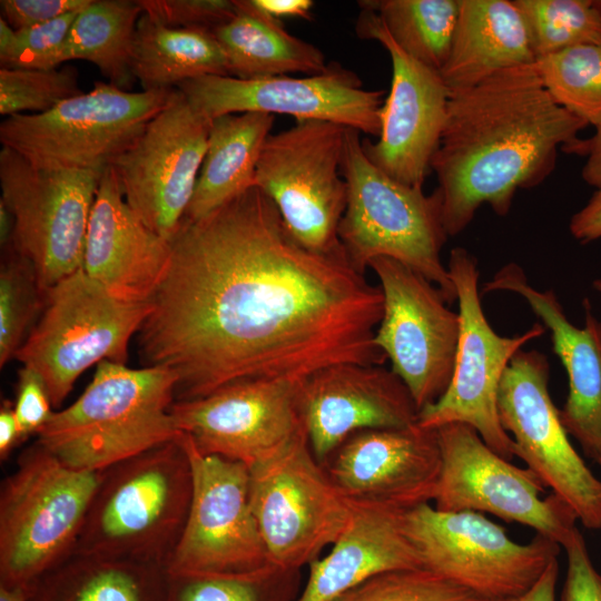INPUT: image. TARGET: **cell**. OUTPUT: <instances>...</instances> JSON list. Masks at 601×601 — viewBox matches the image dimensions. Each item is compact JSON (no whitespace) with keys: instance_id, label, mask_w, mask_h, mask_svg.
Listing matches in <instances>:
<instances>
[{"instance_id":"cell-1","label":"cell","mask_w":601,"mask_h":601,"mask_svg":"<svg viewBox=\"0 0 601 601\" xmlns=\"http://www.w3.org/2000/svg\"><path fill=\"white\" fill-rule=\"evenodd\" d=\"M138 332L144 366L177 376L175 401L250 380L303 382L331 365H382L380 286L344 253L289 233L256 186L205 217L183 219Z\"/></svg>"},{"instance_id":"cell-2","label":"cell","mask_w":601,"mask_h":601,"mask_svg":"<svg viewBox=\"0 0 601 601\" xmlns=\"http://www.w3.org/2000/svg\"><path fill=\"white\" fill-rule=\"evenodd\" d=\"M587 126L552 99L534 63L450 95L431 162L447 236L462 233L482 205L508 215L519 189L538 186L553 171L560 147L575 152Z\"/></svg>"},{"instance_id":"cell-3","label":"cell","mask_w":601,"mask_h":601,"mask_svg":"<svg viewBox=\"0 0 601 601\" xmlns=\"http://www.w3.org/2000/svg\"><path fill=\"white\" fill-rule=\"evenodd\" d=\"M176 383L164 366L104 361L82 394L53 412L37 442L69 467L100 472L179 436L170 413Z\"/></svg>"},{"instance_id":"cell-4","label":"cell","mask_w":601,"mask_h":601,"mask_svg":"<svg viewBox=\"0 0 601 601\" xmlns=\"http://www.w3.org/2000/svg\"><path fill=\"white\" fill-rule=\"evenodd\" d=\"M191 492L190 464L179 436L100 471L73 552L167 570Z\"/></svg>"},{"instance_id":"cell-5","label":"cell","mask_w":601,"mask_h":601,"mask_svg":"<svg viewBox=\"0 0 601 601\" xmlns=\"http://www.w3.org/2000/svg\"><path fill=\"white\" fill-rule=\"evenodd\" d=\"M347 185L346 209L338 239L348 263L364 274L377 257L393 258L433 283L447 304L456 292L441 250L449 237L442 220V197L436 188L401 184L378 169L365 155L361 132L347 128L342 164Z\"/></svg>"},{"instance_id":"cell-6","label":"cell","mask_w":601,"mask_h":601,"mask_svg":"<svg viewBox=\"0 0 601 601\" xmlns=\"http://www.w3.org/2000/svg\"><path fill=\"white\" fill-rule=\"evenodd\" d=\"M99 475L37 441L19 455L0 490V585L28 590L73 553Z\"/></svg>"},{"instance_id":"cell-7","label":"cell","mask_w":601,"mask_h":601,"mask_svg":"<svg viewBox=\"0 0 601 601\" xmlns=\"http://www.w3.org/2000/svg\"><path fill=\"white\" fill-rule=\"evenodd\" d=\"M150 308L116 298L81 268L45 293L40 317L16 358L41 376L59 408L88 368L104 361L126 364L129 342Z\"/></svg>"},{"instance_id":"cell-8","label":"cell","mask_w":601,"mask_h":601,"mask_svg":"<svg viewBox=\"0 0 601 601\" xmlns=\"http://www.w3.org/2000/svg\"><path fill=\"white\" fill-rule=\"evenodd\" d=\"M176 88L131 92L96 81L88 92L42 114L0 124V141L49 169H104L129 147L171 100Z\"/></svg>"},{"instance_id":"cell-9","label":"cell","mask_w":601,"mask_h":601,"mask_svg":"<svg viewBox=\"0 0 601 601\" xmlns=\"http://www.w3.org/2000/svg\"><path fill=\"white\" fill-rule=\"evenodd\" d=\"M404 528L422 568L490 601L526 592L561 548L540 534L518 543L483 513L441 511L431 503L406 511Z\"/></svg>"},{"instance_id":"cell-10","label":"cell","mask_w":601,"mask_h":601,"mask_svg":"<svg viewBox=\"0 0 601 601\" xmlns=\"http://www.w3.org/2000/svg\"><path fill=\"white\" fill-rule=\"evenodd\" d=\"M347 128L300 120L266 139L254 186L276 206L293 237L318 254L344 253L338 227L346 209L342 164Z\"/></svg>"},{"instance_id":"cell-11","label":"cell","mask_w":601,"mask_h":601,"mask_svg":"<svg viewBox=\"0 0 601 601\" xmlns=\"http://www.w3.org/2000/svg\"><path fill=\"white\" fill-rule=\"evenodd\" d=\"M249 473L253 512L278 571L309 565L347 528L353 503L315 457L306 433Z\"/></svg>"},{"instance_id":"cell-12","label":"cell","mask_w":601,"mask_h":601,"mask_svg":"<svg viewBox=\"0 0 601 601\" xmlns=\"http://www.w3.org/2000/svg\"><path fill=\"white\" fill-rule=\"evenodd\" d=\"M104 169L41 168L8 147L0 150V203L13 221L9 244L31 263L45 293L82 268Z\"/></svg>"},{"instance_id":"cell-13","label":"cell","mask_w":601,"mask_h":601,"mask_svg":"<svg viewBox=\"0 0 601 601\" xmlns=\"http://www.w3.org/2000/svg\"><path fill=\"white\" fill-rule=\"evenodd\" d=\"M446 267L460 315L455 366L445 393L418 412L416 423L428 430L451 423L467 424L494 452L512 461L514 442L503 430L497 414L499 385L512 357L546 328L538 322L515 336L497 334L482 308L476 258L467 249L455 247Z\"/></svg>"},{"instance_id":"cell-14","label":"cell","mask_w":601,"mask_h":601,"mask_svg":"<svg viewBox=\"0 0 601 601\" xmlns=\"http://www.w3.org/2000/svg\"><path fill=\"white\" fill-rule=\"evenodd\" d=\"M193 492L186 524L167 564L170 574L254 575L280 572L268 559L249 496V469L200 452L180 433Z\"/></svg>"},{"instance_id":"cell-15","label":"cell","mask_w":601,"mask_h":601,"mask_svg":"<svg viewBox=\"0 0 601 601\" xmlns=\"http://www.w3.org/2000/svg\"><path fill=\"white\" fill-rule=\"evenodd\" d=\"M436 435L442 464L435 509L490 513L564 546L578 529L577 514L554 493L542 497L546 486L535 473L499 455L467 424L443 425Z\"/></svg>"},{"instance_id":"cell-16","label":"cell","mask_w":601,"mask_h":601,"mask_svg":"<svg viewBox=\"0 0 601 601\" xmlns=\"http://www.w3.org/2000/svg\"><path fill=\"white\" fill-rule=\"evenodd\" d=\"M549 378L548 357L536 349H520L499 385L500 423L514 442L515 456L571 506L585 528L601 529V481L571 444Z\"/></svg>"},{"instance_id":"cell-17","label":"cell","mask_w":601,"mask_h":601,"mask_svg":"<svg viewBox=\"0 0 601 601\" xmlns=\"http://www.w3.org/2000/svg\"><path fill=\"white\" fill-rule=\"evenodd\" d=\"M383 293L376 346L410 391L418 412L450 385L460 335V315L421 274L388 257L370 263Z\"/></svg>"},{"instance_id":"cell-18","label":"cell","mask_w":601,"mask_h":601,"mask_svg":"<svg viewBox=\"0 0 601 601\" xmlns=\"http://www.w3.org/2000/svg\"><path fill=\"white\" fill-rule=\"evenodd\" d=\"M176 89L208 121L230 114H282L296 121H331L375 137L381 132L384 91L365 89L355 72L334 61L323 72L305 77L205 75Z\"/></svg>"},{"instance_id":"cell-19","label":"cell","mask_w":601,"mask_h":601,"mask_svg":"<svg viewBox=\"0 0 601 601\" xmlns=\"http://www.w3.org/2000/svg\"><path fill=\"white\" fill-rule=\"evenodd\" d=\"M210 121L176 89L169 104L111 162L126 203L170 242L193 197Z\"/></svg>"},{"instance_id":"cell-20","label":"cell","mask_w":601,"mask_h":601,"mask_svg":"<svg viewBox=\"0 0 601 601\" xmlns=\"http://www.w3.org/2000/svg\"><path fill=\"white\" fill-rule=\"evenodd\" d=\"M300 382L250 380L210 394L175 401L170 413L179 433L205 453L248 469L282 452L306 433L298 405Z\"/></svg>"},{"instance_id":"cell-21","label":"cell","mask_w":601,"mask_h":601,"mask_svg":"<svg viewBox=\"0 0 601 601\" xmlns=\"http://www.w3.org/2000/svg\"><path fill=\"white\" fill-rule=\"evenodd\" d=\"M359 8L356 35L380 42L392 61L381 132L375 142L363 139L364 152L394 180L423 188L441 142L450 91L439 71L414 60L393 41L375 11Z\"/></svg>"},{"instance_id":"cell-22","label":"cell","mask_w":601,"mask_h":601,"mask_svg":"<svg viewBox=\"0 0 601 601\" xmlns=\"http://www.w3.org/2000/svg\"><path fill=\"white\" fill-rule=\"evenodd\" d=\"M335 452L327 473L349 502L408 511L433 501L442 464L436 430H364Z\"/></svg>"},{"instance_id":"cell-23","label":"cell","mask_w":601,"mask_h":601,"mask_svg":"<svg viewBox=\"0 0 601 601\" xmlns=\"http://www.w3.org/2000/svg\"><path fill=\"white\" fill-rule=\"evenodd\" d=\"M298 405L321 463L356 432L411 426L418 415L405 384L382 365L344 363L322 368L300 382Z\"/></svg>"},{"instance_id":"cell-24","label":"cell","mask_w":601,"mask_h":601,"mask_svg":"<svg viewBox=\"0 0 601 601\" xmlns=\"http://www.w3.org/2000/svg\"><path fill=\"white\" fill-rule=\"evenodd\" d=\"M511 292L521 296L550 332L555 355L565 368L569 393L560 420L566 433L580 444L583 453L601 461V321L584 298L583 325H574L565 315L553 289L532 286L515 263L501 267L484 284L483 293Z\"/></svg>"},{"instance_id":"cell-25","label":"cell","mask_w":601,"mask_h":601,"mask_svg":"<svg viewBox=\"0 0 601 601\" xmlns=\"http://www.w3.org/2000/svg\"><path fill=\"white\" fill-rule=\"evenodd\" d=\"M169 256V242L132 211L107 166L88 221L82 270L120 300L150 303Z\"/></svg>"},{"instance_id":"cell-26","label":"cell","mask_w":601,"mask_h":601,"mask_svg":"<svg viewBox=\"0 0 601 601\" xmlns=\"http://www.w3.org/2000/svg\"><path fill=\"white\" fill-rule=\"evenodd\" d=\"M405 512L353 503L347 528L325 556L309 564L296 601H334L375 574L422 568L404 528Z\"/></svg>"},{"instance_id":"cell-27","label":"cell","mask_w":601,"mask_h":601,"mask_svg":"<svg viewBox=\"0 0 601 601\" xmlns=\"http://www.w3.org/2000/svg\"><path fill=\"white\" fill-rule=\"evenodd\" d=\"M526 22L510 0H460L449 58L440 71L450 95L535 62Z\"/></svg>"},{"instance_id":"cell-28","label":"cell","mask_w":601,"mask_h":601,"mask_svg":"<svg viewBox=\"0 0 601 601\" xmlns=\"http://www.w3.org/2000/svg\"><path fill=\"white\" fill-rule=\"evenodd\" d=\"M236 13L213 30L228 62L229 76L254 79L288 73L316 75L328 63L314 45L290 35L254 0H235Z\"/></svg>"},{"instance_id":"cell-29","label":"cell","mask_w":601,"mask_h":601,"mask_svg":"<svg viewBox=\"0 0 601 601\" xmlns=\"http://www.w3.org/2000/svg\"><path fill=\"white\" fill-rule=\"evenodd\" d=\"M274 121L273 115L263 112L224 115L210 121L205 158L183 219L198 220L254 186Z\"/></svg>"},{"instance_id":"cell-30","label":"cell","mask_w":601,"mask_h":601,"mask_svg":"<svg viewBox=\"0 0 601 601\" xmlns=\"http://www.w3.org/2000/svg\"><path fill=\"white\" fill-rule=\"evenodd\" d=\"M164 566L73 552L39 577L27 601H164Z\"/></svg>"},{"instance_id":"cell-31","label":"cell","mask_w":601,"mask_h":601,"mask_svg":"<svg viewBox=\"0 0 601 601\" xmlns=\"http://www.w3.org/2000/svg\"><path fill=\"white\" fill-rule=\"evenodd\" d=\"M131 71L142 90L174 89L205 75L229 76L225 52L211 32L169 28L145 12L136 27Z\"/></svg>"},{"instance_id":"cell-32","label":"cell","mask_w":601,"mask_h":601,"mask_svg":"<svg viewBox=\"0 0 601 601\" xmlns=\"http://www.w3.org/2000/svg\"><path fill=\"white\" fill-rule=\"evenodd\" d=\"M142 12L138 0H91L71 27L62 62L89 61L110 83L128 90L135 81L131 57Z\"/></svg>"},{"instance_id":"cell-33","label":"cell","mask_w":601,"mask_h":601,"mask_svg":"<svg viewBox=\"0 0 601 601\" xmlns=\"http://www.w3.org/2000/svg\"><path fill=\"white\" fill-rule=\"evenodd\" d=\"M393 41L411 58L441 71L452 46L460 0H363Z\"/></svg>"},{"instance_id":"cell-34","label":"cell","mask_w":601,"mask_h":601,"mask_svg":"<svg viewBox=\"0 0 601 601\" xmlns=\"http://www.w3.org/2000/svg\"><path fill=\"white\" fill-rule=\"evenodd\" d=\"M552 99L588 125L601 122V45H578L534 62Z\"/></svg>"},{"instance_id":"cell-35","label":"cell","mask_w":601,"mask_h":601,"mask_svg":"<svg viewBox=\"0 0 601 601\" xmlns=\"http://www.w3.org/2000/svg\"><path fill=\"white\" fill-rule=\"evenodd\" d=\"M513 2L526 22L535 59L578 45H601V12L595 0Z\"/></svg>"},{"instance_id":"cell-36","label":"cell","mask_w":601,"mask_h":601,"mask_svg":"<svg viewBox=\"0 0 601 601\" xmlns=\"http://www.w3.org/2000/svg\"><path fill=\"white\" fill-rule=\"evenodd\" d=\"M0 267V366L16 357L45 305L35 268L11 244Z\"/></svg>"},{"instance_id":"cell-37","label":"cell","mask_w":601,"mask_h":601,"mask_svg":"<svg viewBox=\"0 0 601 601\" xmlns=\"http://www.w3.org/2000/svg\"><path fill=\"white\" fill-rule=\"evenodd\" d=\"M80 93L78 71L71 66L47 70L0 68V114L7 118L42 114Z\"/></svg>"},{"instance_id":"cell-38","label":"cell","mask_w":601,"mask_h":601,"mask_svg":"<svg viewBox=\"0 0 601 601\" xmlns=\"http://www.w3.org/2000/svg\"><path fill=\"white\" fill-rule=\"evenodd\" d=\"M334 601H490L425 569L375 574Z\"/></svg>"},{"instance_id":"cell-39","label":"cell","mask_w":601,"mask_h":601,"mask_svg":"<svg viewBox=\"0 0 601 601\" xmlns=\"http://www.w3.org/2000/svg\"><path fill=\"white\" fill-rule=\"evenodd\" d=\"M79 12L19 30L12 29L0 18V67L38 70L58 68L63 63V49Z\"/></svg>"},{"instance_id":"cell-40","label":"cell","mask_w":601,"mask_h":601,"mask_svg":"<svg viewBox=\"0 0 601 601\" xmlns=\"http://www.w3.org/2000/svg\"><path fill=\"white\" fill-rule=\"evenodd\" d=\"M292 572L254 575L170 574L164 601H280L275 585Z\"/></svg>"},{"instance_id":"cell-41","label":"cell","mask_w":601,"mask_h":601,"mask_svg":"<svg viewBox=\"0 0 601 601\" xmlns=\"http://www.w3.org/2000/svg\"><path fill=\"white\" fill-rule=\"evenodd\" d=\"M156 22L179 29L213 32L236 13L235 0H138Z\"/></svg>"},{"instance_id":"cell-42","label":"cell","mask_w":601,"mask_h":601,"mask_svg":"<svg viewBox=\"0 0 601 601\" xmlns=\"http://www.w3.org/2000/svg\"><path fill=\"white\" fill-rule=\"evenodd\" d=\"M13 410L23 440L37 435L55 412L43 380L28 366L18 372Z\"/></svg>"},{"instance_id":"cell-43","label":"cell","mask_w":601,"mask_h":601,"mask_svg":"<svg viewBox=\"0 0 601 601\" xmlns=\"http://www.w3.org/2000/svg\"><path fill=\"white\" fill-rule=\"evenodd\" d=\"M563 549L566 554V571L561 601H601V574L594 568L578 529Z\"/></svg>"},{"instance_id":"cell-44","label":"cell","mask_w":601,"mask_h":601,"mask_svg":"<svg viewBox=\"0 0 601 601\" xmlns=\"http://www.w3.org/2000/svg\"><path fill=\"white\" fill-rule=\"evenodd\" d=\"M91 0H1V18L14 29L46 23L83 10Z\"/></svg>"},{"instance_id":"cell-45","label":"cell","mask_w":601,"mask_h":601,"mask_svg":"<svg viewBox=\"0 0 601 601\" xmlns=\"http://www.w3.org/2000/svg\"><path fill=\"white\" fill-rule=\"evenodd\" d=\"M569 229L582 244L601 238V188L597 189L588 204L571 217Z\"/></svg>"},{"instance_id":"cell-46","label":"cell","mask_w":601,"mask_h":601,"mask_svg":"<svg viewBox=\"0 0 601 601\" xmlns=\"http://www.w3.org/2000/svg\"><path fill=\"white\" fill-rule=\"evenodd\" d=\"M577 155L587 156L582 168L583 180L595 189L601 188V122L595 126V132L589 139H581Z\"/></svg>"},{"instance_id":"cell-47","label":"cell","mask_w":601,"mask_h":601,"mask_svg":"<svg viewBox=\"0 0 601 601\" xmlns=\"http://www.w3.org/2000/svg\"><path fill=\"white\" fill-rule=\"evenodd\" d=\"M23 440L13 410V402L2 401L0 407V459L4 461Z\"/></svg>"},{"instance_id":"cell-48","label":"cell","mask_w":601,"mask_h":601,"mask_svg":"<svg viewBox=\"0 0 601 601\" xmlns=\"http://www.w3.org/2000/svg\"><path fill=\"white\" fill-rule=\"evenodd\" d=\"M559 578V561L554 560L541 578L521 595L500 601H555L556 582Z\"/></svg>"},{"instance_id":"cell-49","label":"cell","mask_w":601,"mask_h":601,"mask_svg":"<svg viewBox=\"0 0 601 601\" xmlns=\"http://www.w3.org/2000/svg\"><path fill=\"white\" fill-rule=\"evenodd\" d=\"M254 2L262 11L279 20L283 17L309 19L314 7L312 0H254Z\"/></svg>"},{"instance_id":"cell-50","label":"cell","mask_w":601,"mask_h":601,"mask_svg":"<svg viewBox=\"0 0 601 601\" xmlns=\"http://www.w3.org/2000/svg\"><path fill=\"white\" fill-rule=\"evenodd\" d=\"M12 229V217L4 205L0 203V243L2 248L10 243Z\"/></svg>"},{"instance_id":"cell-51","label":"cell","mask_w":601,"mask_h":601,"mask_svg":"<svg viewBox=\"0 0 601 601\" xmlns=\"http://www.w3.org/2000/svg\"><path fill=\"white\" fill-rule=\"evenodd\" d=\"M27 597L26 589L0 585V601H27Z\"/></svg>"},{"instance_id":"cell-52","label":"cell","mask_w":601,"mask_h":601,"mask_svg":"<svg viewBox=\"0 0 601 601\" xmlns=\"http://www.w3.org/2000/svg\"><path fill=\"white\" fill-rule=\"evenodd\" d=\"M593 288L601 295V278H597L592 282Z\"/></svg>"},{"instance_id":"cell-53","label":"cell","mask_w":601,"mask_h":601,"mask_svg":"<svg viewBox=\"0 0 601 601\" xmlns=\"http://www.w3.org/2000/svg\"><path fill=\"white\" fill-rule=\"evenodd\" d=\"M595 2H597V6H598V8H599V10L601 12V0H595Z\"/></svg>"},{"instance_id":"cell-54","label":"cell","mask_w":601,"mask_h":601,"mask_svg":"<svg viewBox=\"0 0 601 601\" xmlns=\"http://www.w3.org/2000/svg\"><path fill=\"white\" fill-rule=\"evenodd\" d=\"M598 464L601 466V461H599Z\"/></svg>"}]
</instances>
